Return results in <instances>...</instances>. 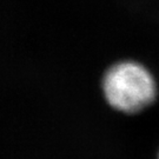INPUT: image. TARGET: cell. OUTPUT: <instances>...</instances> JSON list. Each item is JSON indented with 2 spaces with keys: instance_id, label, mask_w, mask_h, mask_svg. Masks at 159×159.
Returning <instances> with one entry per match:
<instances>
[{
  "instance_id": "obj_1",
  "label": "cell",
  "mask_w": 159,
  "mask_h": 159,
  "mask_svg": "<svg viewBox=\"0 0 159 159\" xmlns=\"http://www.w3.org/2000/svg\"><path fill=\"white\" fill-rule=\"evenodd\" d=\"M102 92L113 108L136 113L154 102L158 86L154 75L145 65L136 60H124L106 71Z\"/></svg>"
}]
</instances>
